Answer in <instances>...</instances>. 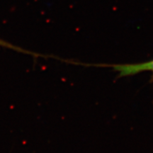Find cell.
Instances as JSON below:
<instances>
[{
    "label": "cell",
    "instance_id": "6da1fadb",
    "mask_svg": "<svg viewBox=\"0 0 153 153\" xmlns=\"http://www.w3.org/2000/svg\"><path fill=\"white\" fill-rule=\"evenodd\" d=\"M94 66L108 67L111 68L116 73L118 77H126L135 75L140 72H149L152 74L151 81L153 82V59L146 62L138 63H129V64H114V65H91Z\"/></svg>",
    "mask_w": 153,
    "mask_h": 153
},
{
    "label": "cell",
    "instance_id": "7a4b0ae2",
    "mask_svg": "<svg viewBox=\"0 0 153 153\" xmlns=\"http://www.w3.org/2000/svg\"><path fill=\"white\" fill-rule=\"evenodd\" d=\"M0 46L4 47V48H7L14 50V51H17V52L26 53V54H30L32 55H37V56H39L40 55L39 54H36V53H33L29 52V51H26V50H24L23 48H22L17 47V46H16V45H12V44L9 43V42L3 41V40H1V39H0Z\"/></svg>",
    "mask_w": 153,
    "mask_h": 153
}]
</instances>
